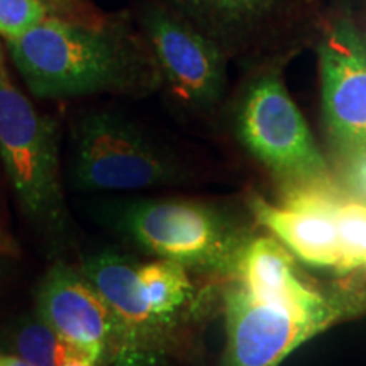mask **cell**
Returning <instances> with one entry per match:
<instances>
[{"mask_svg": "<svg viewBox=\"0 0 366 366\" xmlns=\"http://www.w3.org/2000/svg\"><path fill=\"white\" fill-rule=\"evenodd\" d=\"M7 49L38 99L97 94L141 99L163 86L148 41L126 17L86 26L49 16L21 38L7 41Z\"/></svg>", "mask_w": 366, "mask_h": 366, "instance_id": "6da1fadb", "label": "cell"}, {"mask_svg": "<svg viewBox=\"0 0 366 366\" xmlns=\"http://www.w3.org/2000/svg\"><path fill=\"white\" fill-rule=\"evenodd\" d=\"M112 226L137 248L199 273L234 278L253 232L216 204L189 199H141L109 212Z\"/></svg>", "mask_w": 366, "mask_h": 366, "instance_id": "7a4b0ae2", "label": "cell"}, {"mask_svg": "<svg viewBox=\"0 0 366 366\" xmlns=\"http://www.w3.org/2000/svg\"><path fill=\"white\" fill-rule=\"evenodd\" d=\"M0 162L22 212L53 244L70 236L59 167V127L12 81L0 51Z\"/></svg>", "mask_w": 366, "mask_h": 366, "instance_id": "3957f363", "label": "cell"}, {"mask_svg": "<svg viewBox=\"0 0 366 366\" xmlns=\"http://www.w3.org/2000/svg\"><path fill=\"white\" fill-rule=\"evenodd\" d=\"M249 71L287 66L315 46L326 22L317 0H168Z\"/></svg>", "mask_w": 366, "mask_h": 366, "instance_id": "277c9868", "label": "cell"}, {"mask_svg": "<svg viewBox=\"0 0 366 366\" xmlns=\"http://www.w3.org/2000/svg\"><path fill=\"white\" fill-rule=\"evenodd\" d=\"M283 70L267 66L249 71L234 109L237 139L282 190L332 182L326 158L283 81Z\"/></svg>", "mask_w": 366, "mask_h": 366, "instance_id": "5b68a950", "label": "cell"}, {"mask_svg": "<svg viewBox=\"0 0 366 366\" xmlns=\"http://www.w3.org/2000/svg\"><path fill=\"white\" fill-rule=\"evenodd\" d=\"M182 178L177 159L121 114L94 111L76 122L70 164L75 190H143Z\"/></svg>", "mask_w": 366, "mask_h": 366, "instance_id": "8992f818", "label": "cell"}, {"mask_svg": "<svg viewBox=\"0 0 366 366\" xmlns=\"http://www.w3.org/2000/svg\"><path fill=\"white\" fill-rule=\"evenodd\" d=\"M366 310V292H342L317 312L269 305L234 282L224 295L226 347L221 366H278L292 351L334 324Z\"/></svg>", "mask_w": 366, "mask_h": 366, "instance_id": "52a82bcc", "label": "cell"}, {"mask_svg": "<svg viewBox=\"0 0 366 366\" xmlns=\"http://www.w3.org/2000/svg\"><path fill=\"white\" fill-rule=\"evenodd\" d=\"M141 33L162 71L163 86L178 104L199 112L221 105L227 85V54L168 0H149Z\"/></svg>", "mask_w": 366, "mask_h": 366, "instance_id": "ba28073f", "label": "cell"}, {"mask_svg": "<svg viewBox=\"0 0 366 366\" xmlns=\"http://www.w3.org/2000/svg\"><path fill=\"white\" fill-rule=\"evenodd\" d=\"M134 258L116 249L86 256L80 272L111 309L116 322L114 366H164L180 322L158 317L137 283Z\"/></svg>", "mask_w": 366, "mask_h": 366, "instance_id": "9c48e42d", "label": "cell"}, {"mask_svg": "<svg viewBox=\"0 0 366 366\" xmlns=\"http://www.w3.org/2000/svg\"><path fill=\"white\" fill-rule=\"evenodd\" d=\"M315 48L324 124L346 158L366 149V36L347 17H326Z\"/></svg>", "mask_w": 366, "mask_h": 366, "instance_id": "30bf717a", "label": "cell"}, {"mask_svg": "<svg viewBox=\"0 0 366 366\" xmlns=\"http://www.w3.org/2000/svg\"><path fill=\"white\" fill-rule=\"evenodd\" d=\"M38 314L92 363L111 360L116 322L111 309L80 269L54 263L38 287Z\"/></svg>", "mask_w": 366, "mask_h": 366, "instance_id": "8fae6325", "label": "cell"}, {"mask_svg": "<svg viewBox=\"0 0 366 366\" xmlns=\"http://www.w3.org/2000/svg\"><path fill=\"white\" fill-rule=\"evenodd\" d=\"M234 280L254 299L295 312H317L342 294H327L310 285L297 267L295 256L273 236L249 237L241 251Z\"/></svg>", "mask_w": 366, "mask_h": 366, "instance_id": "7c38bea8", "label": "cell"}, {"mask_svg": "<svg viewBox=\"0 0 366 366\" xmlns=\"http://www.w3.org/2000/svg\"><path fill=\"white\" fill-rule=\"evenodd\" d=\"M248 207L254 221L300 262L334 272L340 267V237L331 212L272 204L259 194L248 197Z\"/></svg>", "mask_w": 366, "mask_h": 366, "instance_id": "4fadbf2b", "label": "cell"}, {"mask_svg": "<svg viewBox=\"0 0 366 366\" xmlns=\"http://www.w3.org/2000/svg\"><path fill=\"white\" fill-rule=\"evenodd\" d=\"M137 283L149 309L170 322H183L194 310L195 287L189 269L182 264L157 259L137 264Z\"/></svg>", "mask_w": 366, "mask_h": 366, "instance_id": "5bb4252c", "label": "cell"}, {"mask_svg": "<svg viewBox=\"0 0 366 366\" xmlns=\"http://www.w3.org/2000/svg\"><path fill=\"white\" fill-rule=\"evenodd\" d=\"M12 341L17 356L31 366H66L71 361L89 360L84 353L63 341L38 312L26 315L17 322Z\"/></svg>", "mask_w": 366, "mask_h": 366, "instance_id": "9a60e30c", "label": "cell"}, {"mask_svg": "<svg viewBox=\"0 0 366 366\" xmlns=\"http://www.w3.org/2000/svg\"><path fill=\"white\" fill-rule=\"evenodd\" d=\"M341 262L336 273L347 274L366 269V204L345 194L334 209Z\"/></svg>", "mask_w": 366, "mask_h": 366, "instance_id": "2e32d148", "label": "cell"}, {"mask_svg": "<svg viewBox=\"0 0 366 366\" xmlns=\"http://www.w3.org/2000/svg\"><path fill=\"white\" fill-rule=\"evenodd\" d=\"M49 16L39 0H0V38L6 43L21 38Z\"/></svg>", "mask_w": 366, "mask_h": 366, "instance_id": "e0dca14e", "label": "cell"}, {"mask_svg": "<svg viewBox=\"0 0 366 366\" xmlns=\"http://www.w3.org/2000/svg\"><path fill=\"white\" fill-rule=\"evenodd\" d=\"M48 12L58 19L79 22L86 26H102L109 21L107 14H104L92 0H39Z\"/></svg>", "mask_w": 366, "mask_h": 366, "instance_id": "ac0fdd59", "label": "cell"}, {"mask_svg": "<svg viewBox=\"0 0 366 366\" xmlns=\"http://www.w3.org/2000/svg\"><path fill=\"white\" fill-rule=\"evenodd\" d=\"M342 180H345L347 194L366 204V149L345 158Z\"/></svg>", "mask_w": 366, "mask_h": 366, "instance_id": "d6986e66", "label": "cell"}, {"mask_svg": "<svg viewBox=\"0 0 366 366\" xmlns=\"http://www.w3.org/2000/svg\"><path fill=\"white\" fill-rule=\"evenodd\" d=\"M16 256H17L16 241H14L7 232L0 227V272H2L4 268H7L9 263H11Z\"/></svg>", "mask_w": 366, "mask_h": 366, "instance_id": "ffe728a7", "label": "cell"}, {"mask_svg": "<svg viewBox=\"0 0 366 366\" xmlns=\"http://www.w3.org/2000/svg\"><path fill=\"white\" fill-rule=\"evenodd\" d=\"M0 366H31V365L17 355L0 353Z\"/></svg>", "mask_w": 366, "mask_h": 366, "instance_id": "44dd1931", "label": "cell"}, {"mask_svg": "<svg viewBox=\"0 0 366 366\" xmlns=\"http://www.w3.org/2000/svg\"><path fill=\"white\" fill-rule=\"evenodd\" d=\"M66 366H97V365H94L89 360H76V361H71V363Z\"/></svg>", "mask_w": 366, "mask_h": 366, "instance_id": "7402d4cb", "label": "cell"}]
</instances>
